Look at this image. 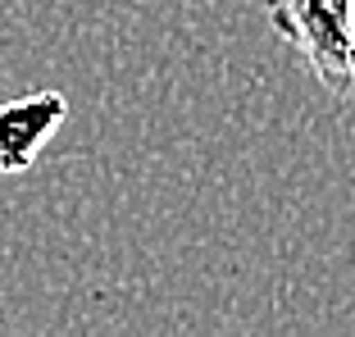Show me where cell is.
I'll use <instances>...</instances> for the list:
<instances>
[{
    "label": "cell",
    "mask_w": 355,
    "mask_h": 337,
    "mask_svg": "<svg viewBox=\"0 0 355 337\" xmlns=\"http://www.w3.org/2000/svg\"><path fill=\"white\" fill-rule=\"evenodd\" d=\"M64 119H69V96L51 87L19 101H0V173H28L46 141L64 128Z\"/></svg>",
    "instance_id": "7a4b0ae2"
},
{
    "label": "cell",
    "mask_w": 355,
    "mask_h": 337,
    "mask_svg": "<svg viewBox=\"0 0 355 337\" xmlns=\"http://www.w3.org/2000/svg\"><path fill=\"white\" fill-rule=\"evenodd\" d=\"M351 83H355V0H351Z\"/></svg>",
    "instance_id": "3957f363"
},
{
    "label": "cell",
    "mask_w": 355,
    "mask_h": 337,
    "mask_svg": "<svg viewBox=\"0 0 355 337\" xmlns=\"http://www.w3.org/2000/svg\"><path fill=\"white\" fill-rule=\"evenodd\" d=\"M269 28L305 60L324 92L351 101V0H264Z\"/></svg>",
    "instance_id": "6da1fadb"
}]
</instances>
